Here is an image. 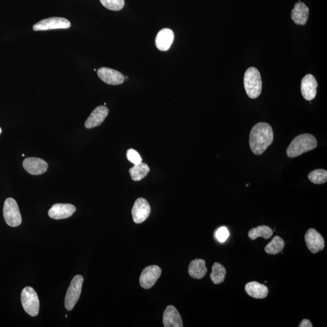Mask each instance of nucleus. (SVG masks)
<instances>
[{
	"mask_svg": "<svg viewBox=\"0 0 327 327\" xmlns=\"http://www.w3.org/2000/svg\"><path fill=\"white\" fill-rule=\"evenodd\" d=\"M97 74L105 83L110 85L122 84L125 79L122 73L110 68H101L98 70Z\"/></svg>",
	"mask_w": 327,
	"mask_h": 327,
	"instance_id": "obj_12",
	"label": "nucleus"
},
{
	"mask_svg": "<svg viewBox=\"0 0 327 327\" xmlns=\"http://www.w3.org/2000/svg\"><path fill=\"white\" fill-rule=\"evenodd\" d=\"M245 290L250 296L256 299H264L269 294V289L265 285L253 281L246 285Z\"/></svg>",
	"mask_w": 327,
	"mask_h": 327,
	"instance_id": "obj_19",
	"label": "nucleus"
},
{
	"mask_svg": "<svg viewBox=\"0 0 327 327\" xmlns=\"http://www.w3.org/2000/svg\"><path fill=\"white\" fill-rule=\"evenodd\" d=\"M84 278L81 275L75 276L73 278L71 285L68 288L66 294L65 306L68 311L74 309L77 304L81 293Z\"/></svg>",
	"mask_w": 327,
	"mask_h": 327,
	"instance_id": "obj_5",
	"label": "nucleus"
},
{
	"mask_svg": "<svg viewBox=\"0 0 327 327\" xmlns=\"http://www.w3.org/2000/svg\"><path fill=\"white\" fill-rule=\"evenodd\" d=\"M285 245L284 240L280 236H276L265 246V251L269 255H277L283 250Z\"/></svg>",
	"mask_w": 327,
	"mask_h": 327,
	"instance_id": "obj_24",
	"label": "nucleus"
},
{
	"mask_svg": "<svg viewBox=\"0 0 327 327\" xmlns=\"http://www.w3.org/2000/svg\"><path fill=\"white\" fill-rule=\"evenodd\" d=\"M318 84L312 74H308L302 79L301 90L305 100L312 101L315 98Z\"/></svg>",
	"mask_w": 327,
	"mask_h": 327,
	"instance_id": "obj_11",
	"label": "nucleus"
},
{
	"mask_svg": "<svg viewBox=\"0 0 327 327\" xmlns=\"http://www.w3.org/2000/svg\"><path fill=\"white\" fill-rule=\"evenodd\" d=\"M21 300L25 312L33 317L38 315L40 310V301L33 288L25 287L21 292Z\"/></svg>",
	"mask_w": 327,
	"mask_h": 327,
	"instance_id": "obj_4",
	"label": "nucleus"
},
{
	"mask_svg": "<svg viewBox=\"0 0 327 327\" xmlns=\"http://www.w3.org/2000/svg\"><path fill=\"white\" fill-rule=\"evenodd\" d=\"M3 216L6 223L9 226L15 227L21 224L22 218L20 209L14 199L9 198L6 199L3 207Z\"/></svg>",
	"mask_w": 327,
	"mask_h": 327,
	"instance_id": "obj_6",
	"label": "nucleus"
},
{
	"mask_svg": "<svg viewBox=\"0 0 327 327\" xmlns=\"http://www.w3.org/2000/svg\"><path fill=\"white\" fill-rule=\"evenodd\" d=\"M1 133H2V129L1 128H0V134H1Z\"/></svg>",
	"mask_w": 327,
	"mask_h": 327,
	"instance_id": "obj_30",
	"label": "nucleus"
},
{
	"mask_svg": "<svg viewBox=\"0 0 327 327\" xmlns=\"http://www.w3.org/2000/svg\"><path fill=\"white\" fill-rule=\"evenodd\" d=\"M76 207L70 204H54L49 210L48 214L50 218L54 220H63L68 218L74 214Z\"/></svg>",
	"mask_w": 327,
	"mask_h": 327,
	"instance_id": "obj_14",
	"label": "nucleus"
},
{
	"mask_svg": "<svg viewBox=\"0 0 327 327\" xmlns=\"http://www.w3.org/2000/svg\"><path fill=\"white\" fill-rule=\"evenodd\" d=\"M174 33L170 28H165L157 34L155 44L158 49L161 51H167L170 48L174 41Z\"/></svg>",
	"mask_w": 327,
	"mask_h": 327,
	"instance_id": "obj_17",
	"label": "nucleus"
},
{
	"mask_svg": "<svg viewBox=\"0 0 327 327\" xmlns=\"http://www.w3.org/2000/svg\"><path fill=\"white\" fill-rule=\"evenodd\" d=\"M163 321L165 327L183 326L182 316L179 311L173 306H169L165 310Z\"/></svg>",
	"mask_w": 327,
	"mask_h": 327,
	"instance_id": "obj_16",
	"label": "nucleus"
},
{
	"mask_svg": "<svg viewBox=\"0 0 327 327\" xmlns=\"http://www.w3.org/2000/svg\"><path fill=\"white\" fill-rule=\"evenodd\" d=\"M228 236H229V232H228L227 228L224 227L219 228L216 233V237L220 243L225 242L227 240Z\"/></svg>",
	"mask_w": 327,
	"mask_h": 327,
	"instance_id": "obj_28",
	"label": "nucleus"
},
{
	"mask_svg": "<svg viewBox=\"0 0 327 327\" xmlns=\"http://www.w3.org/2000/svg\"><path fill=\"white\" fill-rule=\"evenodd\" d=\"M127 158L128 160L134 165L142 163V159L141 155L135 149L130 148L127 152Z\"/></svg>",
	"mask_w": 327,
	"mask_h": 327,
	"instance_id": "obj_27",
	"label": "nucleus"
},
{
	"mask_svg": "<svg viewBox=\"0 0 327 327\" xmlns=\"http://www.w3.org/2000/svg\"><path fill=\"white\" fill-rule=\"evenodd\" d=\"M308 177L313 184H324L327 181V171L324 169H316L311 171L308 175Z\"/></svg>",
	"mask_w": 327,
	"mask_h": 327,
	"instance_id": "obj_25",
	"label": "nucleus"
},
{
	"mask_svg": "<svg viewBox=\"0 0 327 327\" xmlns=\"http://www.w3.org/2000/svg\"><path fill=\"white\" fill-rule=\"evenodd\" d=\"M305 241L311 253L316 254L324 249L325 241L316 230L310 228L305 234Z\"/></svg>",
	"mask_w": 327,
	"mask_h": 327,
	"instance_id": "obj_10",
	"label": "nucleus"
},
{
	"mask_svg": "<svg viewBox=\"0 0 327 327\" xmlns=\"http://www.w3.org/2000/svg\"><path fill=\"white\" fill-rule=\"evenodd\" d=\"M151 209L147 200L139 198L136 200L132 210L133 220L136 224L143 223L151 214Z\"/></svg>",
	"mask_w": 327,
	"mask_h": 327,
	"instance_id": "obj_9",
	"label": "nucleus"
},
{
	"mask_svg": "<svg viewBox=\"0 0 327 327\" xmlns=\"http://www.w3.org/2000/svg\"><path fill=\"white\" fill-rule=\"evenodd\" d=\"M207 269L205 266V261L201 259H196L190 262L189 267V274L194 279H202L207 274Z\"/></svg>",
	"mask_w": 327,
	"mask_h": 327,
	"instance_id": "obj_20",
	"label": "nucleus"
},
{
	"mask_svg": "<svg viewBox=\"0 0 327 327\" xmlns=\"http://www.w3.org/2000/svg\"><path fill=\"white\" fill-rule=\"evenodd\" d=\"M104 7L111 11L122 10L125 6V0H100Z\"/></svg>",
	"mask_w": 327,
	"mask_h": 327,
	"instance_id": "obj_26",
	"label": "nucleus"
},
{
	"mask_svg": "<svg viewBox=\"0 0 327 327\" xmlns=\"http://www.w3.org/2000/svg\"><path fill=\"white\" fill-rule=\"evenodd\" d=\"M244 88L248 97L256 99L261 95L262 82L258 70L251 67L247 70L244 78Z\"/></svg>",
	"mask_w": 327,
	"mask_h": 327,
	"instance_id": "obj_3",
	"label": "nucleus"
},
{
	"mask_svg": "<svg viewBox=\"0 0 327 327\" xmlns=\"http://www.w3.org/2000/svg\"><path fill=\"white\" fill-rule=\"evenodd\" d=\"M150 171V168L146 163H141L134 165V166L130 169L129 173L131 174L132 180L135 182H139L144 179Z\"/></svg>",
	"mask_w": 327,
	"mask_h": 327,
	"instance_id": "obj_21",
	"label": "nucleus"
},
{
	"mask_svg": "<svg viewBox=\"0 0 327 327\" xmlns=\"http://www.w3.org/2000/svg\"><path fill=\"white\" fill-rule=\"evenodd\" d=\"M226 269L220 263L215 262L212 266V272L210 275L211 280L215 284H220L224 281Z\"/></svg>",
	"mask_w": 327,
	"mask_h": 327,
	"instance_id": "obj_22",
	"label": "nucleus"
},
{
	"mask_svg": "<svg viewBox=\"0 0 327 327\" xmlns=\"http://www.w3.org/2000/svg\"><path fill=\"white\" fill-rule=\"evenodd\" d=\"M162 271L160 266L150 265L145 267L141 273L139 283L144 289H149L154 286L160 278Z\"/></svg>",
	"mask_w": 327,
	"mask_h": 327,
	"instance_id": "obj_8",
	"label": "nucleus"
},
{
	"mask_svg": "<svg viewBox=\"0 0 327 327\" xmlns=\"http://www.w3.org/2000/svg\"><path fill=\"white\" fill-rule=\"evenodd\" d=\"M309 8L304 3L302 2L296 3L293 10L291 11L292 20L298 25L306 24L309 19Z\"/></svg>",
	"mask_w": 327,
	"mask_h": 327,
	"instance_id": "obj_18",
	"label": "nucleus"
},
{
	"mask_svg": "<svg viewBox=\"0 0 327 327\" xmlns=\"http://www.w3.org/2000/svg\"><path fill=\"white\" fill-rule=\"evenodd\" d=\"M109 114V109L104 106H98L93 110L85 122V127L87 129L96 128L101 125Z\"/></svg>",
	"mask_w": 327,
	"mask_h": 327,
	"instance_id": "obj_15",
	"label": "nucleus"
},
{
	"mask_svg": "<svg viewBox=\"0 0 327 327\" xmlns=\"http://www.w3.org/2000/svg\"><path fill=\"white\" fill-rule=\"evenodd\" d=\"M71 26V22L65 18L51 17L44 19V20L34 24L33 30L34 31H44L60 29V28H69Z\"/></svg>",
	"mask_w": 327,
	"mask_h": 327,
	"instance_id": "obj_7",
	"label": "nucleus"
},
{
	"mask_svg": "<svg viewBox=\"0 0 327 327\" xmlns=\"http://www.w3.org/2000/svg\"><path fill=\"white\" fill-rule=\"evenodd\" d=\"M312 322L309 319H305L302 320L299 327H312Z\"/></svg>",
	"mask_w": 327,
	"mask_h": 327,
	"instance_id": "obj_29",
	"label": "nucleus"
},
{
	"mask_svg": "<svg viewBox=\"0 0 327 327\" xmlns=\"http://www.w3.org/2000/svg\"><path fill=\"white\" fill-rule=\"evenodd\" d=\"M24 169L33 175H39L45 173L48 168V164L42 159L39 158H27L23 163Z\"/></svg>",
	"mask_w": 327,
	"mask_h": 327,
	"instance_id": "obj_13",
	"label": "nucleus"
},
{
	"mask_svg": "<svg viewBox=\"0 0 327 327\" xmlns=\"http://www.w3.org/2000/svg\"><path fill=\"white\" fill-rule=\"evenodd\" d=\"M274 133L268 123H258L251 130L249 145L251 151L256 155H261L272 144Z\"/></svg>",
	"mask_w": 327,
	"mask_h": 327,
	"instance_id": "obj_1",
	"label": "nucleus"
},
{
	"mask_svg": "<svg viewBox=\"0 0 327 327\" xmlns=\"http://www.w3.org/2000/svg\"><path fill=\"white\" fill-rule=\"evenodd\" d=\"M317 141L314 136L310 133H304L295 137L288 145L286 154L289 158L300 156L306 152L316 148Z\"/></svg>",
	"mask_w": 327,
	"mask_h": 327,
	"instance_id": "obj_2",
	"label": "nucleus"
},
{
	"mask_svg": "<svg viewBox=\"0 0 327 327\" xmlns=\"http://www.w3.org/2000/svg\"><path fill=\"white\" fill-rule=\"evenodd\" d=\"M274 232L271 228L266 225H260V226L253 228L249 232V237L250 240H255L259 237L264 238L265 240H269L271 238Z\"/></svg>",
	"mask_w": 327,
	"mask_h": 327,
	"instance_id": "obj_23",
	"label": "nucleus"
}]
</instances>
